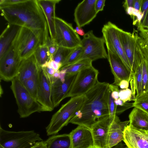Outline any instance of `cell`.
<instances>
[{"label":"cell","instance_id":"obj_13","mask_svg":"<svg viewBox=\"0 0 148 148\" xmlns=\"http://www.w3.org/2000/svg\"><path fill=\"white\" fill-rule=\"evenodd\" d=\"M51 84L41 66L38 73V92L37 101L45 111H51L54 109L51 100Z\"/></svg>","mask_w":148,"mask_h":148},{"label":"cell","instance_id":"obj_43","mask_svg":"<svg viewBox=\"0 0 148 148\" xmlns=\"http://www.w3.org/2000/svg\"><path fill=\"white\" fill-rule=\"evenodd\" d=\"M23 0H0V7L13 5L19 3Z\"/></svg>","mask_w":148,"mask_h":148},{"label":"cell","instance_id":"obj_14","mask_svg":"<svg viewBox=\"0 0 148 148\" xmlns=\"http://www.w3.org/2000/svg\"><path fill=\"white\" fill-rule=\"evenodd\" d=\"M96 0H84L78 4L74 10V20L77 26L82 27L89 24L96 16Z\"/></svg>","mask_w":148,"mask_h":148},{"label":"cell","instance_id":"obj_45","mask_svg":"<svg viewBox=\"0 0 148 148\" xmlns=\"http://www.w3.org/2000/svg\"><path fill=\"white\" fill-rule=\"evenodd\" d=\"M148 10V0H143L142 3L140 10L141 12L143 15V17L142 20Z\"/></svg>","mask_w":148,"mask_h":148},{"label":"cell","instance_id":"obj_9","mask_svg":"<svg viewBox=\"0 0 148 148\" xmlns=\"http://www.w3.org/2000/svg\"><path fill=\"white\" fill-rule=\"evenodd\" d=\"M119 35L133 73L142 62L144 56L137 41L134 32L131 34L119 28Z\"/></svg>","mask_w":148,"mask_h":148},{"label":"cell","instance_id":"obj_8","mask_svg":"<svg viewBox=\"0 0 148 148\" xmlns=\"http://www.w3.org/2000/svg\"><path fill=\"white\" fill-rule=\"evenodd\" d=\"M54 41L58 46L72 49L80 46L81 40L71 23L56 16Z\"/></svg>","mask_w":148,"mask_h":148},{"label":"cell","instance_id":"obj_53","mask_svg":"<svg viewBox=\"0 0 148 148\" xmlns=\"http://www.w3.org/2000/svg\"><path fill=\"white\" fill-rule=\"evenodd\" d=\"M3 91L2 88L1 87V85L0 86V96L1 97V95L3 94Z\"/></svg>","mask_w":148,"mask_h":148},{"label":"cell","instance_id":"obj_19","mask_svg":"<svg viewBox=\"0 0 148 148\" xmlns=\"http://www.w3.org/2000/svg\"><path fill=\"white\" fill-rule=\"evenodd\" d=\"M69 134L72 148H94L92 133L88 128L78 125Z\"/></svg>","mask_w":148,"mask_h":148},{"label":"cell","instance_id":"obj_27","mask_svg":"<svg viewBox=\"0 0 148 148\" xmlns=\"http://www.w3.org/2000/svg\"><path fill=\"white\" fill-rule=\"evenodd\" d=\"M92 62L90 59H84L72 64L62 67L60 69H65L66 74L77 73L82 70L92 66Z\"/></svg>","mask_w":148,"mask_h":148},{"label":"cell","instance_id":"obj_7","mask_svg":"<svg viewBox=\"0 0 148 148\" xmlns=\"http://www.w3.org/2000/svg\"><path fill=\"white\" fill-rule=\"evenodd\" d=\"M118 27L110 21L104 25L102 33L107 50L117 55L128 69L133 73L119 38Z\"/></svg>","mask_w":148,"mask_h":148},{"label":"cell","instance_id":"obj_16","mask_svg":"<svg viewBox=\"0 0 148 148\" xmlns=\"http://www.w3.org/2000/svg\"><path fill=\"white\" fill-rule=\"evenodd\" d=\"M123 141L128 148H148V131L128 125L124 132Z\"/></svg>","mask_w":148,"mask_h":148},{"label":"cell","instance_id":"obj_42","mask_svg":"<svg viewBox=\"0 0 148 148\" xmlns=\"http://www.w3.org/2000/svg\"><path fill=\"white\" fill-rule=\"evenodd\" d=\"M106 0H96L95 4V8L97 13L103 11L105 5Z\"/></svg>","mask_w":148,"mask_h":148},{"label":"cell","instance_id":"obj_33","mask_svg":"<svg viewBox=\"0 0 148 148\" xmlns=\"http://www.w3.org/2000/svg\"><path fill=\"white\" fill-rule=\"evenodd\" d=\"M134 107H136L148 114V91L136 97L133 103Z\"/></svg>","mask_w":148,"mask_h":148},{"label":"cell","instance_id":"obj_30","mask_svg":"<svg viewBox=\"0 0 148 148\" xmlns=\"http://www.w3.org/2000/svg\"><path fill=\"white\" fill-rule=\"evenodd\" d=\"M83 53V49L81 45L75 48L63 63L61 68L72 64L77 62Z\"/></svg>","mask_w":148,"mask_h":148},{"label":"cell","instance_id":"obj_40","mask_svg":"<svg viewBox=\"0 0 148 148\" xmlns=\"http://www.w3.org/2000/svg\"><path fill=\"white\" fill-rule=\"evenodd\" d=\"M134 107L133 103L125 102L124 104L121 106H117L116 110V114H120L125 110Z\"/></svg>","mask_w":148,"mask_h":148},{"label":"cell","instance_id":"obj_41","mask_svg":"<svg viewBox=\"0 0 148 148\" xmlns=\"http://www.w3.org/2000/svg\"><path fill=\"white\" fill-rule=\"evenodd\" d=\"M44 64L50 66L55 71L59 70L62 66V64L55 62L52 58H51L48 62Z\"/></svg>","mask_w":148,"mask_h":148},{"label":"cell","instance_id":"obj_6","mask_svg":"<svg viewBox=\"0 0 148 148\" xmlns=\"http://www.w3.org/2000/svg\"><path fill=\"white\" fill-rule=\"evenodd\" d=\"M42 42L40 38L32 30L21 27L12 46L21 60L33 55Z\"/></svg>","mask_w":148,"mask_h":148},{"label":"cell","instance_id":"obj_35","mask_svg":"<svg viewBox=\"0 0 148 148\" xmlns=\"http://www.w3.org/2000/svg\"><path fill=\"white\" fill-rule=\"evenodd\" d=\"M125 11L126 13L133 18V24L137 25L138 26L140 23L143 17L140 10H137L133 7H130L125 10Z\"/></svg>","mask_w":148,"mask_h":148},{"label":"cell","instance_id":"obj_28","mask_svg":"<svg viewBox=\"0 0 148 148\" xmlns=\"http://www.w3.org/2000/svg\"><path fill=\"white\" fill-rule=\"evenodd\" d=\"M34 55L38 65L41 66L48 62L50 56L46 44L40 45L36 50Z\"/></svg>","mask_w":148,"mask_h":148},{"label":"cell","instance_id":"obj_49","mask_svg":"<svg viewBox=\"0 0 148 148\" xmlns=\"http://www.w3.org/2000/svg\"><path fill=\"white\" fill-rule=\"evenodd\" d=\"M60 75L59 79L62 82L65 81V77L66 75V71L64 69H60Z\"/></svg>","mask_w":148,"mask_h":148},{"label":"cell","instance_id":"obj_2","mask_svg":"<svg viewBox=\"0 0 148 148\" xmlns=\"http://www.w3.org/2000/svg\"><path fill=\"white\" fill-rule=\"evenodd\" d=\"M109 84L99 81L85 94L82 106L69 123L90 129L97 122L109 117L108 101Z\"/></svg>","mask_w":148,"mask_h":148},{"label":"cell","instance_id":"obj_5","mask_svg":"<svg viewBox=\"0 0 148 148\" xmlns=\"http://www.w3.org/2000/svg\"><path fill=\"white\" fill-rule=\"evenodd\" d=\"M42 140L34 130L11 131L0 126V145L5 148H30L37 142Z\"/></svg>","mask_w":148,"mask_h":148},{"label":"cell","instance_id":"obj_46","mask_svg":"<svg viewBox=\"0 0 148 148\" xmlns=\"http://www.w3.org/2000/svg\"><path fill=\"white\" fill-rule=\"evenodd\" d=\"M30 148H47L46 144L45 141H38Z\"/></svg>","mask_w":148,"mask_h":148},{"label":"cell","instance_id":"obj_31","mask_svg":"<svg viewBox=\"0 0 148 148\" xmlns=\"http://www.w3.org/2000/svg\"><path fill=\"white\" fill-rule=\"evenodd\" d=\"M74 48L59 46L52 59L55 62L62 64Z\"/></svg>","mask_w":148,"mask_h":148},{"label":"cell","instance_id":"obj_17","mask_svg":"<svg viewBox=\"0 0 148 148\" xmlns=\"http://www.w3.org/2000/svg\"><path fill=\"white\" fill-rule=\"evenodd\" d=\"M109 117L97 122L90 130L92 136L94 148H109L108 146Z\"/></svg>","mask_w":148,"mask_h":148},{"label":"cell","instance_id":"obj_38","mask_svg":"<svg viewBox=\"0 0 148 148\" xmlns=\"http://www.w3.org/2000/svg\"><path fill=\"white\" fill-rule=\"evenodd\" d=\"M47 46L50 56V59L52 58L57 51L59 46L54 40H52L50 38L47 40L46 44Z\"/></svg>","mask_w":148,"mask_h":148},{"label":"cell","instance_id":"obj_47","mask_svg":"<svg viewBox=\"0 0 148 148\" xmlns=\"http://www.w3.org/2000/svg\"><path fill=\"white\" fill-rule=\"evenodd\" d=\"M130 81L127 80H122L120 82L118 86L122 89H126L128 88Z\"/></svg>","mask_w":148,"mask_h":148},{"label":"cell","instance_id":"obj_3","mask_svg":"<svg viewBox=\"0 0 148 148\" xmlns=\"http://www.w3.org/2000/svg\"><path fill=\"white\" fill-rule=\"evenodd\" d=\"M86 99L84 95L71 97L52 116L46 127L47 136L56 135L79 110Z\"/></svg>","mask_w":148,"mask_h":148},{"label":"cell","instance_id":"obj_20","mask_svg":"<svg viewBox=\"0 0 148 148\" xmlns=\"http://www.w3.org/2000/svg\"><path fill=\"white\" fill-rule=\"evenodd\" d=\"M40 66L33 54L21 60L16 77L23 83L28 79L37 77Z\"/></svg>","mask_w":148,"mask_h":148},{"label":"cell","instance_id":"obj_21","mask_svg":"<svg viewBox=\"0 0 148 148\" xmlns=\"http://www.w3.org/2000/svg\"><path fill=\"white\" fill-rule=\"evenodd\" d=\"M129 123V120L121 121L117 115L110 121L108 138L109 148H112L123 140L124 130Z\"/></svg>","mask_w":148,"mask_h":148},{"label":"cell","instance_id":"obj_23","mask_svg":"<svg viewBox=\"0 0 148 148\" xmlns=\"http://www.w3.org/2000/svg\"><path fill=\"white\" fill-rule=\"evenodd\" d=\"M21 27L8 24L0 36V58L12 45Z\"/></svg>","mask_w":148,"mask_h":148},{"label":"cell","instance_id":"obj_32","mask_svg":"<svg viewBox=\"0 0 148 148\" xmlns=\"http://www.w3.org/2000/svg\"><path fill=\"white\" fill-rule=\"evenodd\" d=\"M22 84L32 97L37 100L38 92V76L28 79Z\"/></svg>","mask_w":148,"mask_h":148},{"label":"cell","instance_id":"obj_11","mask_svg":"<svg viewBox=\"0 0 148 148\" xmlns=\"http://www.w3.org/2000/svg\"><path fill=\"white\" fill-rule=\"evenodd\" d=\"M99 73L92 65L79 72L67 97L84 95L99 81Z\"/></svg>","mask_w":148,"mask_h":148},{"label":"cell","instance_id":"obj_22","mask_svg":"<svg viewBox=\"0 0 148 148\" xmlns=\"http://www.w3.org/2000/svg\"><path fill=\"white\" fill-rule=\"evenodd\" d=\"M45 16L47 23L50 38L54 40L55 35V9L60 0H38Z\"/></svg>","mask_w":148,"mask_h":148},{"label":"cell","instance_id":"obj_52","mask_svg":"<svg viewBox=\"0 0 148 148\" xmlns=\"http://www.w3.org/2000/svg\"><path fill=\"white\" fill-rule=\"evenodd\" d=\"M112 148H128L125 144L123 143L122 141L120 142Z\"/></svg>","mask_w":148,"mask_h":148},{"label":"cell","instance_id":"obj_36","mask_svg":"<svg viewBox=\"0 0 148 148\" xmlns=\"http://www.w3.org/2000/svg\"><path fill=\"white\" fill-rule=\"evenodd\" d=\"M119 96V98L124 103L134 101L136 100V96L134 95L131 90L128 88L120 90Z\"/></svg>","mask_w":148,"mask_h":148},{"label":"cell","instance_id":"obj_24","mask_svg":"<svg viewBox=\"0 0 148 148\" xmlns=\"http://www.w3.org/2000/svg\"><path fill=\"white\" fill-rule=\"evenodd\" d=\"M130 124L138 130L148 131V114L134 107L129 115Z\"/></svg>","mask_w":148,"mask_h":148},{"label":"cell","instance_id":"obj_29","mask_svg":"<svg viewBox=\"0 0 148 148\" xmlns=\"http://www.w3.org/2000/svg\"><path fill=\"white\" fill-rule=\"evenodd\" d=\"M138 29L139 35L134 31L144 57L148 61V35L141 29Z\"/></svg>","mask_w":148,"mask_h":148},{"label":"cell","instance_id":"obj_25","mask_svg":"<svg viewBox=\"0 0 148 148\" xmlns=\"http://www.w3.org/2000/svg\"><path fill=\"white\" fill-rule=\"evenodd\" d=\"M45 141L47 148H72L69 134L52 135Z\"/></svg>","mask_w":148,"mask_h":148},{"label":"cell","instance_id":"obj_15","mask_svg":"<svg viewBox=\"0 0 148 148\" xmlns=\"http://www.w3.org/2000/svg\"><path fill=\"white\" fill-rule=\"evenodd\" d=\"M77 73L66 74L64 82H62L58 79L51 84V100L54 108L67 98Z\"/></svg>","mask_w":148,"mask_h":148},{"label":"cell","instance_id":"obj_4","mask_svg":"<svg viewBox=\"0 0 148 148\" xmlns=\"http://www.w3.org/2000/svg\"><path fill=\"white\" fill-rule=\"evenodd\" d=\"M11 82L10 88L16 100L20 118L27 117L36 112L45 111L42 106L32 97L16 77Z\"/></svg>","mask_w":148,"mask_h":148},{"label":"cell","instance_id":"obj_54","mask_svg":"<svg viewBox=\"0 0 148 148\" xmlns=\"http://www.w3.org/2000/svg\"><path fill=\"white\" fill-rule=\"evenodd\" d=\"M0 148H5L3 147H2V146L0 145Z\"/></svg>","mask_w":148,"mask_h":148},{"label":"cell","instance_id":"obj_10","mask_svg":"<svg viewBox=\"0 0 148 148\" xmlns=\"http://www.w3.org/2000/svg\"><path fill=\"white\" fill-rule=\"evenodd\" d=\"M104 43L103 37L96 36L92 30L88 31L81 40L80 45L83 49L84 53L77 62L85 59L93 61L100 59L107 58L108 53Z\"/></svg>","mask_w":148,"mask_h":148},{"label":"cell","instance_id":"obj_26","mask_svg":"<svg viewBox=\"0 0 148 148\" xmlns=\"http://www.w3.org/2000/svg\"><path fill=\"white\" fill-rule=\"evenodd\" d=\"M142 64H141L137 68L134 73H133V77L130 80L131 90L133 94L135 95L136 90L137 97L140 95L142 85Z\"/></svg>","mask_w":148,"mask_h":148},{"label":"cell","instance_id":"obj_39","mask_svg":"<svg viewBox=\"0 0 148 148\" xmlns=\"http://www.w3.org/2000/svg\"><path fill=\"white\" fill-rule=\"evenodd\" d=\"M109 88L112 97L114 100L119 98V91L118 86L113 84H109Z\"/></svg>","mask_w":148,"mask_h":148},{"label":"cell","instance_id":"obj_1","mask_svg":"<svg viewBox=\"0 0 148 148\" xmlns=\"http://www.w3.org/2000/svg\"><path fill=\"white\" fill-rule=\"evenodd\" d=\"M0 9L8 24L32 30L40 38L42 45L50 38L47 20L38 0H23L13 5L0 7Z\"/></svg>","mask_w":148,"mask_h":148},{"label":"cell","instance_id":"obj_34","mask_svg":"<svg viewBox=\"0 0 148 148\" xmlns=\"http://www.w3.org/2000/svg\"><path fill=\"white\" fill-rule=\"evenodd\" d=\"M142 64V85L141 94L148 91V61L144 58Z\"/></svg>","mask_w":148,"mask_h":148},{"label":"cell","instance_id":"obj_37","mask_svg":"<svg viewBox=\"0 0 148 148\" xmlns=\"http://www.w3.org/2000/svg\"><path fill=\"white\" fill-rule=\"evenodd\" d=\"M114 101V100L111 96V92L109 89L108 108L110 121H111L116 115V110L117 106L115 105Z\"/></svg>","mask_w":148,"mask_h":148},{"label":"cell","instance_id":"obj_12","mask_svg":"<svg viewBox=\"0 0 148 148\" xmlns=\"http://www.w3.org/2000/svg\"><path fill=\"white\" fill-rule=\"evenodd\" d=\"M21 60L12 45L3 56L0 58L1 80L11 81L15 77Z\"/></svg>","mask_w":148,"mask_h":148},{"label":"cell","instance_id":"obj_51","mask_svg":"<svg viewBox=\"0 0 148 148\" xmlns=\"http://www.w3.org/2000/svg\"><path fill=\"white\" fill-rule=\"evenodd\" d=\"M75 30L78 35L84 36L86 34L82 28L78 26L76 27Z\"/></svg>","mask_w":148,"mask_h":148},{"label":"cell","instance_id":"obj_50","mask_svg":"<svg viewBox=\"0 0 148 148\" xmlns=\"http://www.w3.org/2000/svg\"><path fill=\"white\" fill-rule=\"evenodd\" d=\"M143 0H134L133 8L135 9L140 10Z\"/></svg>","mask_w":148,"mask_h":148},{"label":"cell","instance_id":"obj_18","mask_svg":"<svg viewBox=\"0 0 148 148\" xmlns=\"http://www.w3.org/2000/svg\"><path fill=\"white\" fill-rule=\"evenodd\" d=\"M112 72L114 77L113 84L118 86L122 80H130L133 78V73L127 69L120 58L117 55L108 50L107 58Z\"/></svg>","mask_w":148,"mask_h":148},{"label":"cell","instance_id":"obj_44","mask_svg":"<svg viewBox=\"0 0 148 148\" xmlns=\"http://www.w3.org/2000/svg\"><path fill=\"white\" fill-rule=\"evenodd\" d=\"M138 27L144 29H148V10L145 17L138 26Z\"/></svg>","mask_w":148,"mask_h":148},{"label":"cell","instance_id":"obj_48","mask_svg":"<svg viewBox=\"0 0 148 148\" xmlns=\"http://www.w3.org/2000/svg\"><path fill=\"white\" fill-rule=\"evenodd\" d=\"M134 0H125L123 3V6L125 10L130 7H133Z\"/></svg>","mask_w":148,"mask_h":148}]
</instances>
